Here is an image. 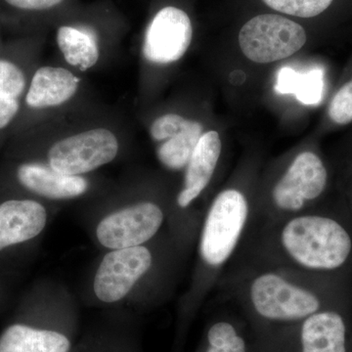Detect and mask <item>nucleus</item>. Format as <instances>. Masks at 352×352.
Segmentation results:
<instances>
[{"label": "nucleus", "mask_w": 352, "mask_h": 352, "mask_svg": "<svg viewBox=\"0 0 352 352\" xmlns=\"http://www.w3.org/2000/svg\"><path fill=\"white\" fill-rule=\"evenodd\" d=\"M277 241L287 261L305 274L349 278L352 223L346 210L300 212L280 227Z\"/></svg>", "instance_id": "1"}, {"label": "nucleus", "mask_w": 352, "mask_h": 352, "mask_svg": "<svg viewBox=\"0 0 352 352\" xmlns=\"http://www.w3.org/2000/svg\"><path fill=\"white\" fill-rule=\"evenodd\" d=\"M349 278L314 276L296 282L283 273L264 271L248 286L252 309L266 320L303 321L326 308L352 303Z\"/></svg>", "instance_id": "2"}, {"label": "nucleus", "mask_w": 352, "mask_h": 352, "mask_svg": "<svg viewBox=\"0 0 352 352\" xmlns=\"http://www.w3.org/2000/svg\"><path fill=\"white\" fill-rule=\"evenodd\" d=\"M250 205L245 194L230 188L220 192L208 208L200 239L201 261L219 270L233 256L249 221Z\"/></svg>", "instance_id": "3"}, {"label": "nucleus", "mask_w": 352, "mask_h": 352, "mask_svg": "<svg viewBox=\"0 0 352 352\" xmlns=\"http://www.w3.org/2000/svg\"><path fill=\"white\" fill-rule=\"evenodd\" d=\"M307 36L302 25L276 14H263L248 21L239 34L243 54L254 63L286 59L302 50Z\"/></svg>", "instance_id": "4"}, {"label": "nucleus", "mask_w": 352, "mask_h": 352, "mask_svg": "<svg viewBox=\"0 0 352 352\" xmlns=\"http://www.w3.org/2000/svg\"><path fill=\"white\" fill-rule=\"evenodd\" d=\"M329 184L330 170L323 159L312 151L300 153L273 187V206L280 212L300 214L325 195Z\"/></svg>", "instance_id": "5"}, {"label": "nucleus", "mask_w": 352, "mask_h": 352, "mask_svg": "<svg viewBox=\"0 0 352 352\" xmlns=\"http://www.w3.org/2000/svg\"><path fill=\"white\" fill-rule=\"evenodd\" d=\"M119 141L112 131L94 129L55 143L48 152L53 170L67 175H82L105 166L117 157Z\"/></svg>", "instance_id": "6"}, {"label": "nucleus", "mask_w": 352, "mask_h": 352, "mask_svg": "<svg viewBox=\"0 0 352 352\" xmlns=\"http://www.w3.org/2000/svg\"><path fill=\"white\" fill-rule=\"evenodd\" d=\"M163 222V210L156 204H136L101 220L97 226V239L111 250L138 247L152 239Z\"/></svg>", "instance_id": "7"}, {"label": "nucleus", "mask_w": 352, "mask_h": 352, "mask_svg": "<svg viewBox=\"0 0 352 352\" xmlns=\"http://www.w3.org/2000/svg\"><path fill=\"white\" fill-rule=\"evenodd\" d=\"M152 261L151 252L143 245L108 252L95 275V295L103 302H120L151 268Z\"/></svg>", "instance_id": "8"}, {"label": "nucleus", "mask_w": 352, "mask_h": 352, "mask_svg": "<svg viewBox=\"0 0 352 352\" xmlns=\"http://www.w3.org/2000/svg\"><path fill=\"white\" fill-rule=\"evenodd\" d=\"M192 38L193 27L187 13L176 7H164L148 25L143 54L151 63H175L184 56Z\"/></svg>", "instance_id": "9"}, {"label": "nucleus", "mask_w": 352, "mask_h": 352, "mask_svg": "<svg viewBox=\"0 0 352 352\" xmlns=\"http://www.w3.org/2000/svg\"><path fill=\"white\" fill-rule=\"evenodd\" d=\"M351 305L326 308L303 320L302 352H351L347 310Z\"/></svg>", "instance_id": "10"}, {"label": "nucleus", "mask_w": 352, "mask_h": 352, "mask_svg": "<svg viewBox=\"0 0 352 352\" xmlns=\"http://www.w3.org/2000/svg\"><path fill=\"white\" fill-rule=\"evenodd\" d=\"M43 205L32 200H10L0 205V251L36 238L46 226Z\"/></svg>", "instance_id": "11"}, {"label": "nucleus", "mask_w": 352, "mask_h": 352, "mask_svg": "<svg viewBox=\"0 0 352 352\" xmlns=\"http://www.w3.org/2000/svg\"><path fill=\"white\" fill-rule=\"evenodd\" d=\"M221 154V140L217 131L203 133L190 157L185 173L184 188L177 197V204L185 208L191 205L207 188L214 175Z\"/></svg>", "instance_id": "12"}, {"label": "nucleus", "mask_w": 352, "mask_h": 352, "mask_svg": "<svg viewBox=\"0 0 352 352\" xmlns=\"http://www.w3.org/2000/svg\"><path fill=\"white\" fill-rule=\"evenodd\" d=\"M69 333L59 329L13 323L0 333V352H71Z\"/></svg>", "instance_id": "13"}, {"label": "nucleus", "mask_w": 352, "mask_h": 352, "mask_svg": "<svg viewBox=\"0 0 352 352\" xmlns=\"http://www.w3.org/2000/svg\"><path fill=\"white\" fill-rule=\"evenodd\" d=\"M17 176L25 188L52 200L76 198L88 189L87 180L82 176L63 175L43 164H22Z\"/></svg>", "instance_id": "14"}, {"label": "nucleus", "mask_w": 352, "mask_h": 352, "mask_svg": "<svg viewBox=\"0 0 352 352\" xmlns=\"http://www.w3.org/2000/svg\"><path fill=\"white\" fill-rule=\"evenodd\" d=\"M78 82V78L68 69L43 67L32 76L25 102L34 109L56 107L73 98Z\"/></svg>", "instance_id": "15"}, {"label": "nucleus", "mask_w": 352, "mask_h": 352, "mask_svg": "<svg viewBox=\"0 0 352 352\" xmlns=\"http://www.w3.org/2000/svg\"><path fill=\"white\" fill-rule=\"evenodd\" d=\"M274 89L279 94L295 95L305 105H316L323 97L324 71L318 68L300 73L283 67L277 73Z\"/></svg>", "instance_id": "16"}, {"label": "nucleus", "mask_w": 352, "mask_h": 352, "mask_svg": "<svg viewBox=\"0 0 352 352\" xmlns=\"http://www.w3.org/2000/svg\"><path fill=\"white\" fill-rule=\"evenodd\" d=\"M201 135L203 126L200 122L186 120L179 131L164 140L157 148V159L170 170H182L188 164Z\"/></svg>", "instance_id": "17"}, {"label": "nucleus", "mask_w": 352, "mask_h": 352, "mask_svg": "<svg viewBox=\"0 0 352 352\" xmlns=\"http://www.w3.org/2000/svg\"><path fill=\"white\" fill-rule=\"evenodd\" d=\"M57 44L68 64L80 71H87L98 62L99 48L96 41L82 30L68 25L60 27Z\"/></svg>", "instance_id": "18"}, {"label": "nucleus", "mask_w": 352, "mask_h": 352, "mask_svg": "<svg viewBox=\"0 0 352 352\" xmlns=\"http://www.w3.org/2000/svg\"><path fill=\"white\" fill-rule=\"evenodd\" d=\"M206 352H245V344L232 324L217 322L208 330Z\"/></svg>", "instance_id": "19"}, {"label": "nucleus", "mask_w": 352, "mask_h": 352, "mask_svg": "<svg viewBox=\"0 0 352 352\" xmlns=\"http://www.w3.org/2000/svg\"><path fill=\"white\" fill-rule=\"evenodd\" d=\"M266 6L278 12L300 18L321 15L332 6L333 0H263Z\"/></svg>", "instance_id": "20"}, {"label": "nucleus", "mask_w": 352, "mask_h": 352, "mask_svg": "<svg viewBox=\"0 0 352 352\" xmlns=\"http://www.w3.org/2000/svg\"><path fill=\"white\" fill-rule=\"evenodd\" d=\"M331 124L344 126L352 124V76L333 95L327 109Z\"/></svg>", "instance_id": "21"}, {"label": "nucleus", "mask_w": 352, "mask_h": 352, "mask_svg": "<svg viewBox=\"0 0 352 352\" xmlns=\"http://www.w3.org/2000/svg\"><path fill=\"white\" fill-rule=\"evenodd\" d=\"M25 88V78L22 69L7 60H0V97L17 98Z\"/></svg>", "instance_id": "22"}, {"label": "nucleus", "mask_w": 352, "mask_h": 352, "mask_svg": "<svg viewBox=\"0 0 352 352\" xmlns=\"http://www.w3.org/2000/svg\"><path fill=\"white\" fill-rule=\"evenodd\" d=\"M186 119L176 113H166L157 118L150 127V134L155 141H164L175 135L184 126Z\"/></svg>", "instance_id": "23"}, {"label": "nucleus", "mask_w": 352, "mask_h": 352, "mask_svg": "<svg viewBox=\"0 0 352 352\" xmlns=\"http://www.w3.org/2000/svg\"><path fill=\"white\" fill-rule=\"evenodd\" d=\"M20 104L17 98L0 97V129H4L12 122L19 112Z\"/></svg>", "instance_id": "24"}, {"label": "nucleus", "mask_w": 352, "mask_h": 352, "mask_svg": "<svg viewBox=\"0 0 352 352\" xmlns=\"http://www.w3.org/2000/svg\"><path fill=\"white\" fill-rule=\"evenodd\" d=\"M9 6L23 10H48L59 6L63 0H6Z\"/></svg>", "instance_id": "25"}, {"label": "nucleus", "mask_w": 352, "mask_h": 352, "mask_svg": "<svg viewBox=\"0 0 352 352\" xmlns=\"http://www.w3.org/2000/svg\"><path fill=\"white\" fill-rule=\"evenodd\" d=\"M346 210H347V214H349V219H351V223H352V175H351V185H349V201H347Z\"/></svg>", "instance_id": "26"}, {"label": "nucleus", "mask_w": 352, "mask_h": 352, "mask_svg": "<svg viewBox=\"0 0 352 352\" xmlns=\"http://www.w3.org/2000/svg\"><path fill=\"white\" fill-rule=\"evenodd\" d=\"M78 352H126V351H101V349H98V351H94V349H83L82 351Z\"/></svg>", "instance_id": "27"}, {"label": "nucleus", "mask_w": 352, "mask_h": 352, "mask_svg": "<svg viewBox=\"0 0 352 352\" xmlns=\"http://www.w3.org/2000/svg\"><path fill=\"white\" fill-rule=\"evenodd\" d=\"M349 349H351V352H352V332L349 335Z\"/></svg>", "instance_id": "28"}]
</instances>
